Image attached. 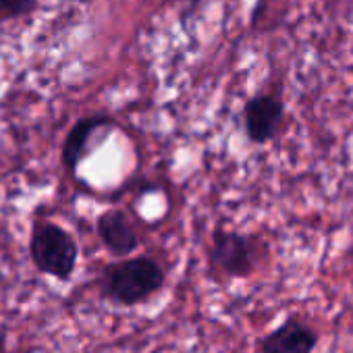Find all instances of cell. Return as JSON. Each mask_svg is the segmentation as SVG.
<instances>
[{
    "instance_id": "obj_1",
    "label": "cell",
    "mask_w": 353,
    "mask_h": 353,
    "mask_svg": "<svg viewBox=\"0 0 353 353\" xmlns=\"http://www.w3.org/2000/svg\"><path fill=\"white\" fill-rule=\"evenodd\" d=\"M164 268L156 260L135 256L106 266L100 287L106 299L131 307L154 297L164 287Z\"/></svg>"
},
{
    "instance_id": "obj_2",
    "label": "cell",
    "mask_w": 353,
    "mask_h": 353,
    "mask_svg": "<svg viewBox=\"0 0 353 353\" xmlns=\"http://www.w3.org/2000/svg\"><path fill=\"white\" fill-rule=\"evenodd\" d=\"M30 256L40 272L65 283L75 272L79 245L65 227L52 221H38L30 235Z\"/></svg>"
},
{
    "instance_id": "obj_3",
    "label": "cell",
    "mask_w": 353,
    "mask_h": 353,
    "mask_svg": "<svg viewBox=\"0 0 353 353\" xmlns=\"http://www.w3.org/2000/svg\"><path fill=\"white\" fill-rule=\"evenodd\" d=\"M114 129H117V121L104 112H94L75 121L73 127L67 131L61 150V160L65 170L69 174H75L79 164L85 158H90L94 150L100 148Z\"/></svg>"
},
{
    "instance_id": "obj_4",
    "label": "cell",
    "mask_w": 353,
    "mask_h": 353,
    "mask_svg": "<svg viewBox=\"0 0 353 353\" xmlns=\"http://www.w3.org/2000/svg\"><path fill=\"white\" fill-rule=\"evenodd\" d=\"M210 264L231 279H245L256 270L258 243L239 231L216 229L210 245Z\"/></svg>"
},
{
    "instance_id": "obj_5",
    "label": "cell",
    "mask_w": 353,
    "mask_h": 353,
    "mask_svg": "<svg viewBox=\"0 0 353 353\" xmlns=\"http://www.w3.org/2000/svg\"><path fill=\"white\" fill-rule=\"evenodd\" d=\"M285 119V102L279 94L262 92L243 106V129L252 143H268L276 137Z\"/></svg>"
},
{
    "instance_id": "obj_6",
    "label": "cell",
    "mask_w": 353,
    "mask_h": 353,
    "mask_svg": "<svg viewBox=\"0 0 353 353\" xmlns=\"http://www.w3.org/2000/svg\"><path fill=\"white\" fill-rule=\"evenodd\" d=\"M316 345L318 330L312 324L291 316L260 341L258 353H312Z\"/></svg>"
},
{
    "instance_id": "obj_7",
    "label": "cell",
    "mask_w": 353,
    "mask_h": 353,
    "mask_svg": "<svg viewBox=\"0 0 353 353\" xmlns=\"http://www.w3.org/2000/svg\"><path fill=\"white\" fill-rule=\"evenodd\" d=\"M96 233H98L102 245L112 256H119V258L129 256L139 245V237H137V231H135L131 219L119 208L104 210L96 219Z\"/></svg>"
},
{
    "instance_id": "obj_8",
    "label": "cell",
    "mask_w": 353,
    "mask_h": 353,
    "mask_svg": "<svg viewBox=\"0 0 353 353\" xmlns=\"http://www.w3.org/2000/svg\"><path fill=\"white\" fill-rule=\"evenodd\" d=\"M38 9V0H0V23L17 21L34 15Z\"/></svg>"
},
{
    "instance_id": "obj_9",
    "label": "cell",
    "mask_w": 353,
    "mask_h": 353,
    "mask_svg": "<svg viewBox=\"0 0 353 353\" xmlns=\"http://www.w3.org/2000/svg\"><path fill=\"white\" fill-rule=\"evenodd\" d=\"M204 3V0H181V5H183V11H185V23L192 21V17L198 13L200 5Z\"/></svg>"
},
{
    "instance_id": "obj_10",
    "label": "cell",
    "mask_w": 353,
    "mask_h": 353,
    "mask_svg": "<svg viewBox=\"0 0 353 353\" xmlns=\"http://www.w3.org/2000/svg\"><path fill=\"white\" fill-rule=\"evenodd\" d=\"M0 353H5V334L0 332Z\"/></svg>"
},
{
    "instance_id": "obj_11",
    "label": "cell",
    "mask_w": 353,
    "mask_h": 353,
    "mask_svg": "<svg viewBox=\"0 0 353 353\" xmlns=\"http://www.w3.org/2000/svg\"><path fill=\"white\" fill-rule=\"evenodd\" d=\"M349 256H351V262H353V245H351V250H349Z\"/></svg>"
}]
</instances>
